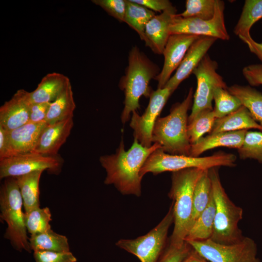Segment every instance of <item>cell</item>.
Listing matches in <instances>:
<instances>
[{
    "mask_svg": "<svg viewBox=\"0 0 262 262\" xmlns=\"http://www.w3.org/2000/svg\"><path fill=\"white\" fill-rule=\"evenodd\" d=\"M262 18V0H246L241 16L234 28V33L244 42L252 37L250 30Z\"/></svg>",
    "mask_w": 262,
    "mask_h": 262,
    "instance_id": "cell-25",
    "label": "cell"
},
{
    "mask_svg": "<svg viewBox=\"0 0 262 262\" xmlns=\"http://www.w3.org/2000/svg\"><path fill=\"white\" fill-rule=\"evenodd\" d=\"M206 170V169H205ZM205 169L189 168L173 172L169 196L173 200L174 229L169 243L180 245L191 228L195 186Z\"/></svg>",
    "mask_w": 262,
    "mask_h": 262,
    "instance_id": "cell-3",
    "label": "cell"
},
{
    "mask_svg": "<svg viewBox=\"0 0 262 262\" xmlns=\"http://www.w3.org/2000/svg\"><path fill=\"white\" fill-rule=\"evenodd\" d=\"M76 108L72 86L70 82L54 101L50 103L46 122L52 124L71 117Z\"/></svg>",
    "mask_w": 262,
    "mask_h": 262,
    "instance_id": "cell-24",
    "label": "cell"
},
{
    "mask_svg": "<svg viewBox=\"0 0 262 262\" xmlns=\"http://www.w3.org/2000/svg\"><path fill=\"white\" fill-rule=\"evenodd\" d=\"M236 156L229 153L219 151L206 157L169 154L161 148L153 151L147 158L140 171L141 177L148 173L154 175L166 171L172 172L189 168L209 169L221 166L234 167Z\"/></svg>",
    "mask_w": 262,
    "mask_h": 262,
    "instance_id": "cell-7",
    "label": "cell"
},
{
    "mask_svg": "<svg viewBox=\"0 0 262 262\" xmlns=\"http://www.w3.org/2000/svg\"><path fill=\"white\" fill-rule=\"evenodd\" d=\"M215 213V205L212 196L207 207L194 222L185 241L211 239L213 232Z\"/></svg>",
    "mask_w": 262,
    "mask_h": 262,
    "instance_id": "cell-28",
    "label": "cell"
},
{
    "mask_svg": "<svg viewBox=\"0 0 262 262\" xmlns=\"http://www.w3.org/2000/svg\"><path fill=\"white\" fill-rule=\"evenodd\" d=\"M35 262H76L77 259L70 252H59L51 251L33 252Z\"/></svg>",
    "mask_w": 262,
    "mask_h": 262,
    "instance_id": "cell-38",
    "label": "cell"
},
{
    "mask_svg": "<svg viewBox=\"0 0 262 262\" xmlns=\"http://www.w3.org/2000/svg\"><path fill=\"white\" fill-rule=\"evenodd\" d=\"M177 14L175 7L156 15L147 23L145 28L146 46L158 54H163L171 35L170 28Z\"/></svg>",
    "mask_w": 262,
    "mask_h": 262,
    "instance_id": "cell-18",
    "label": "cell"
},
{
    "mask_svg": "<svg viewBox=\"0 0 262 262\" xmlns=\"http://www.w3.org/2000/svg\"><path fill=\"white\" fill-rule=\"evenodd\" d=\"M159 148L161 147L157 143L150 147H145L134 138L131 147L126 151L122 139L115 154L99 158L106 172L104 183L114 185L123 195L140 196L142 179L140 170L148 157Z\"/></svg>",
    "mask_w": 262,
    "mask_h": 262,
    "instance_id": "cell-1",
    "label": "cell"
},
{
    "mask_svg": "<svg viewBox=\"0 0 262 262\" xmlns=\"http://www.w3.org/2000/svg\"><path fill=\"white\" fill-rule=\"evenodd\" d=\"M47 124L46 122L39 123L29 122L19 128L8 131L12 155L32 152L42 131Z\"/></svg>",
    "mask_w": 262,
    "mask_h": 262,
    "instance_id": "cell-19",
    "label": "cell"
},
{
    "mask_svg": "<svg viewBox=\"0 0 262 262\" xmlns=\"http://www.w3.org/2000/svg\"><path fill=\"white\" fill-rule=\"evenodd\" d=\"M192 248L186 241L180 245L169 242L158 262H181Z\"/></svg>",
    "mask_w": 262,
    "mask_h": 262,
    "instance_id": "cell-36",
    "label": "cell"
},
{
    "mask_svg": "<svg viewBox=\"0 0 262 262\" xmlns=\"http://www.w3.org/2000/svg\"><path fill=\"white\" fill-rule=\"evenodd\" d=\"M213 100L215 104L213 111L217 119L231 114L242 106L239 99L227 88H216L213 92Z\"/></svg>",
    "mask_w": 262,
    "mask_h": 262,
    "instance_id": "cell-32",
    "label": "cell"
},
{
    "mask_svg": "<svg viewBox=\"0 0 262 262\" xmlns=\"http://www.w3.org/2000/svg\"><path fill=\"white\" fill-rule=\"evenodd\" d=\"M30 92L19 89L0 107V125L8 131L19 128L30 120L33 103Z\"/></svg>",
    "mask_w": 262,
    "mask_h": 262,
    "instance_id": "cell-16",
    "label": "cell"
},
{
    "mask_svg": "<svg viewBox=\"0 0 262 262\" xmlns=\"http://www.w3.org/2000/svg\"><path fill=\"white\" fill-rule=\"evenodd\" d=\"M23 203L15 177H8L0 188V218L7 227L4 237L8 240L12 246L20 252L25 250L31 253L27 230L25 225Z\"/></svg>",
    "mask_w": 262,
    "mask_h": 262,
    "instance_id": "cell-6",
    "label": "cell"
},
{
    "mask_svg": "<svg viewBox=\"0 0 262 262\" xmlns=\"http://www.w3.org/2000/svg\"><path fill=\"white\" fill-rule=\"evenodd\" d=\"M32 250L51 251L59 252L70 251L67 237L54 232L51 229L46 231L31 235L29 239Z\"/></svg>",
    "mask_w": 262,
    "mask_h": 262,
    "instance_id": "cell-27",
    "label": "cell"
},
{
    "mask_svg": "<svg viewBox=\"0 0 262 262\" xmlns=\"http://www.w3.org/2000/svg\"><path fill=\"white\" fill-rule=\"evenodd\" d=\"M181 262H210L199 254L197 251L192 248L188 254Z\"/></svg>",
    "mask_w": 262,
    "mask_h": 262,
    "instance_id": "cell-44",
    "label": "cell"
},
{
    "mask_svg": "<svg viewBox=\"0 0 262 262\" xmlns=\"http://www.w3.org/2000/svg\"><path fill=\"white\" fill-rule=\"evenodd\" d=\"M44 171H35L16 178L22 196L24 212L40 207L39 181Z\"/></svg>",
    "mask_w": 262,
    "mask_h": 262,
    "instance_id": "cell-23",
    "label": "cell"
},
{
    "mask_svg": "<svg viewBox=\"0 0 262 262\" xmlns=\"http://www.w3.org/2000/svg\"><path fill=\"white\" fill-rule=\"evenodd\" d=\"M25 225L31 235L40 233L51 229V213L48 207L37 208L25 213Z\"/></svg>",
    "mask_w": 262,
    "mask_h": 262,
    "instance_id": "cell-33",
    "label": "cell"
},
{
    "mask_svg": "<svg viewBox=\"0 0 262 262\" xmlns=\"http://www.w3.org/2000/svg\"><path fill=\"white\" fill-rule=\"evenodd\" d=\"M160 72L158 65L139 48L134 46L131 49L129 53L128 65L119 82V87L125 95L124 107L121 115L122 123L128 121L131 114L140 108L141 97H149L152 91L149 82Z\"/></svg>",
    "mask_w": 262,
    "mask_h": 262,
    "instance_id": "cell-2",
    "label": "cell"
},
{
    "mask_svg": "<svg viewBox=\"0 0 262 262\" xmlns=\"http://www.w3.org/2000/svg\"><path fill=\"white\" fill-rule=\"evenodd\" d=\"M69 78L57 72L47 74L41 80L36 89L30 92L33 103H51L70 83Z\"/></svg>",
    "mask_w": 262,
    "mask_h": 262,
    "instance_id": "cell-21",
    "label": "cell"
},
{
    "mask_svg": "<svg viewBox=\"0 0 262 262\" xmlns=\"http://www.w3.org/2000/svg\"><path fill=\"white\" fill-rule=\"evenodd\" d=\"M74 125L73 117L52 124H47L42 131L32 152L46 156H55L66 142Z\"/></svg>",
    "mask_w": 262,
    "mask_h": 262,
    "instance_id": "cell-17",
    "label": "cell"
},
{
    "mask_svg": "<svg viewBox=\"0 0 262 262\" xmlns=\"http://www.w3.org/2000/svg\"><path fill=\"white\" fill-rule=\"evenodd\" d=\"M218 64L207 54L193 72L197 81L193 96V104L188 122L199 113L206 109L213 110L214 90L218 87L227 88L222 77L217 72Z\"/></svg>",
    "mask_w": 262,
    "mask_h": 262,
    "instance_id": "cell-10",
    "label": "cell"
},
{
    "mask_svg": "<svg viewBox=\"0 0 262 262\" xmlns=\"http://www.w3.org/2000/svg\"><path fill=\"white\" fill-rule=\"evenodd\" d=\"M186 241L210 262H261L257 257L256 243L247 237L230 244L217 243L211 239Z\"/></svg>",
    "mask_w": 262,
    "mask_h": 262,
    "instance_id": "cell-9",
    "label": "cell"
},
{
    "mask_svg": "<svg viewBox=\"0 0 262 262\" xmlns=\"http://www.w3.org/2000/svg\"><path fill=\"white\" fill-rule=\"evenodd\" d=\"M247 130L210 133L191 146L190 156L198 157L208 150L218 147L238 149L242 146Z\"/></svg>",
    "mask_w": 262,
    "mask_h": 262,
    "instance_id": "cell-20",
    "label": "cell"
},
{
    "mask_svg": "<svg viewBox=\"0 0 262 262\" xmlns=\"http://www.w3.org/2000/svg\"><path fill=\"white\" fill-rule=\"evenodd\" d=\"M172 94L167 87L157 88L151 92L148 104L142 115H139L136 111L132 113L130 126L133 130L134 138L143 146L149 147L152 145L154 124Z\"/></svg>",
    "mask_w": 262,
    "mask_h": 262,
    "instance_id": "cell-13",
    "label": "cell"
},
{
    "mask_svg": "<svg viewBox=\"0 0 262 262\" xmlns=\"http://www.w3.org/2000/svg\"><path fill=\"white\" fill-rule=\"evenodd\" d=\"M249 129H258L262 131V126L254 119L247 108L242 105L231 114L216 119L209 134Z\"/></svg>",
    "mask_w": 262,
    "mask_h": 262,
    "instance_id": "cell-22",
    "label": "cell"
},
{
    "mask_svg": "<svg viewBox=\"0 0 262 262\" xmlns=\"http://www.w3.org/2000/svg\"><path fill=\"white\" fill-rule=\"evenodd\" d=\"M216 0H187L185 10L178 14L183 18L196 17L203 20L213 18Z\"/></svg>",
    "mask_w": 262,
    "mask_h": 262,
    "instance_id": "cell-34",
    "label": "cell"
},
{
    "mask_svg": "<svg viewBox=\"0 0 262 262\" xmlns=\"http://www.w3.org/2000/svg\"><path fill=\"white\" fill-rule=\"evenodd\" d=\"M126 4L124 22L135 31L144 41L146 25L156 15L155 13L132 0H126Z\"/></svg>",
    "mask_w": 262,
    "mask_h": 262,
    "instance_id": "cell-29",
    "label": "cell"
},
{
    "mask_svg": "<svg viewBox=\"0 0 262 262\" xmlns=\"http://www.w3.org/2000/svg\"><path fill=\"white\" fill-rule=\"evenodd\" d=\"M12 156L8 131L0 125V160Z\"/></svg>",
    "mask_w": 262,
    "mask_h": 262,
    "instance_id": "cell-42",
    "label": "cell"
},
{
    "mask_svg": "<svg viewBox=\"0 0 262 262\" xmlns=\"http://www.w3.org/2000/svg\"><path fill=\"white\" fill-rule=\"evenodd\" d=\"M63 163L57 155L46 156L34 152L14 155L0 160V179L17 177L39 170L57 174Z\"/></svg>",
    "mask_w": 262,
    "mask_h": 262,
    "instance_id": "cell-12",
    "label": "cell"
},
{
    "mask_svg": "<svg viewBox=\"0 0 262 262\" xmlns=\"http://www.w3.org/2000/svg\"><path fill=\"white\" fill-rule=\"evenodd\" d=\"M262 126V93L249 85L234 84L227 88Z\"/></svg>",
    "mask_w": 262,
    "mask_h": 262,
    "instance_id": "cell-26",
    "label": "cell"
},
{
    "mask_svg": "<svg viewBox=\"0 0 262 262\" xmlns=\"http://www.w3.org/2000/svg\"><path fill=\"white\" fill-rule=\"evenodd\" d=\"M212 196L211 180L209 173V169H206L203 172L195 188L191 228L195 220L207 207Z\"/></svg>",
    "mask_w": 262,
    "mask_h": 262,
    "instance_id": "cell-30",
    "label": "cell"
},
{
    "mask_svg": "<svg viewBox=\"0 0 262 262\" xmlns=\"http://www.w3.org/2000/svg\"><path fill=\"white\" fill-rule=\"evenodd\" d=\"M92 2L120 22L124 21L126 0H92Z\"/></svg>",
    "mask_w": 262,
    "mask_h": 262,
    "instance_id": "cell-37",
    "label": "cell"
},
{
    "mask_svg": "<svg viewBox=\"0 0 262 262\" xmlns=\"http://www.w3.org/2000/svg\"><path fill=\"white\" fill-rule=\"evenodd\" d=\"M224 10V1L216 0L214 16L210 20L183 18L177 14L170 26V33L192 34L229 40L230 36L225 23Z\"/></svg>",
    "mask_w": 262,
    "mask_h": 262,
    "instance_id": "cell-11",
    "label": "cell"
},
{
    "mask_svg": "<svg viewBox=\"0 0 262 262\" xmlns=\"http://www.w3.org/2000/svg\"><path fill=\"white\" fill-rule=\"evenodd\" d=\"M217 39L201 36L196 40L190 47L176 72L164 87L169 88L173 93L180 83L193 73Z\"/></svg>",
    "mask_w": 262,
    "mask_h": 262,
    "instance_id": "cell-15",
    "label": "cell"
},
{
    "mask_svg": "<svg viewBox=\"0 0 262 262\" xmlns=\"http://www.w3.org/2000/svg\"><path fill=\"white\" fill-rule=\"evenodd\" d=\"M188 34H173L169 36L163 54L164 63L163 68L154 80L157 81L158 88H163L177 69L191 45L199 37Z\"/></svg>",
    "mask_w": 262,
    "mask_h": 262,
    "instance_id": "cell-14",
    "label": "cell"
},
{
    "mask_svg": "<svg viewBox=\"0 0 262 262\" xmlns=\"http://www.w3.org/2000/svg\"><path fill=\"white\" fill-rule=\"evenodd\" d=\"M218 168L214 167L209 169L215 205L213 232L211 239L219 244H233L244 237L238 227L243 211L227 195L220 180Z\"/></svg>",
    "mask_w": 262,
    "mask_h": 262,
    "instance_id": "cell-5",
    "label": "cell"
},
{
    "mask_svg": "<svg viewBox=\"0 0 262 262\" xmlns=\"http://www.w3.org/2000/svg\"><path fill=\"white\" fill-rule=\"evenodd\" d=\"M216 119L213 109H206L188 122L187 133L191 145L198 141L205 133H210Z\"/></svg>",
    "mask_w": 262,
    "mask_h": 262,
    "instance_id": "cell-31",
    "label": "cell"
},
{
    "mask_svg": "<svg viewBox=\"0 0 262 262\" xmlns=\"http://www.w3.org/2000/svg\"><path fill=\"white\" fill-rule=\"evenodd\" d=\"M173 222L172 203L164 218L147 233L133 239H120L115 245L135 256L141 262H158L167 245L168 229Z\"/></svg>",
    "mask_w": 262,
    "mask_h": 262,
    "instance_id": "cell-8",
    "label": "cell"
},
{
    "mask_svg": "<svg viewBox=\"0 0 262 262\" xmlns=\"http://www.w3.org/2000/svg\"><path fill=\"white\" fill-rule=\"evenodd\" d=\"M242 73L251 86L262 84V65L251 64L244 67Z\"/></svg>",
    "mask_w": 262,
    "mask_h": 262,
    "instance_id": "cell-39",
    "label": "cell"
},
{
    "mask_svg": "<svg viewBox=\"0 0 262 262\" xmlns=\"http://www.w3.org/2000/svg\"><path fill=\"white\" fill-rule=\"evenodd\" d=\"M149 10L156 12L162 13L174 7L168 0H132Z\"/></svg>",
    "mask_w": 262,
    "mask_h": 262,
    "instance_id": "cell-41",
    "label": "cell"
},
{
    "mask_svg": "<svg viewBox=\"0 0 262 262\" xmlns=\"http://www.w3.org/2000/svg\"><path fill=\"white\" fill-rule=\"evenodd\" d=\"M238 151L241 159H253L262 164V131H247Z\"/></svg>",
    "mask_w": 262,
    "mask_h": 262,
    "instance_id": "cell-35",
    "label": "cell"
},
{
    "mask_svg": "<svg viewBox=\"0 0 262 262\" xmlns=\"http://www.w3.org/2000/svg\"><path fill=\"white\" fill-rule=\"evenodd\" d=\"M50 103H33L30 108L29 122L39 123L46 122Z\"/></svg>",
    "mask_w": 262,
    "mask_h": 262,
    "instance_id": "cell-40",
    "label": "cell"
},
{
    "mask_svg": "<svg viewBox=\"0 0 262 262\" xmlns=\"http://www.w3.org/2000/svg\"><path fill=\"white\" fill-rule=\"evenodd\" d=\"M244 43L246 44L251 52L255 54L262 63V42H257L251 38Z\"/></svg>",
    "mask_w": 262,
    "mask_h": 262,
    "instance_id": "cell-43",
    "label": "cell"
},
{
    "mask_svg": "<svg viewBox=\"0 0 262 262\" xmlns=\"http://www.w3.org/2000/svg\"><path fill=\"white\" fill-rule=\"evenodd\" d=\"M191 88L185 99L176 103L166 116L158 117L152 131V142L160 145L165 152L190 156L191 144L187 133L188 111L193 98Z\"/></svg>",
    "mask_w": 262,
    "mask_h": 262,
    "instance_id": "cell-4",
    "label": "cell"
}]
</instances>
